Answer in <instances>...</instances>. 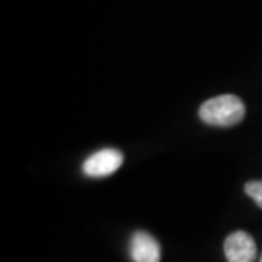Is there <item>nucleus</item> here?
<instances>
[{
	"mask_svg": "<svg viewBox=\"0 0 262 262\" xmlns=\"http://www.w3.org/2000/svg\"><path fill=\"white\" fill-rule=\"evenodd\" d=\"M246 114L244 101L236 95H220L200 106L201 121L215 127H233L242 121Z\"/></svg>",
	"mask_w": 262,
	"mask_h": 262,
	"instance_id": "nucleus-1",
	"label": "nucleus"
},
{
	"mask_svg": "<svg viewBox=\"0 0 262 262\" xmlns=\"http://www.w3.org/2000/svg\"><path fill=\"white\" fill-rule=\"evenodd\" d=\"M124 155L117 149H102L94 153L83 162L84 175L91 178H103L115 173L121 168Z\"/></svg>",
	"mask_w": 262,
	"mask_h": 262,
	"instance_id": "nucleus-2",
	"label": "nucleus"
},
{
	"mask_svg": "<svg viewBox=\"0 0 262 262\" xmlns=\"http://www.w3.org/2000/svg\"><path fill=\"white\" fill-rule=\"evenodd\" d=\"M225 255L229 262H255L256 244L246 232H233L225 241Z\"/></svg>",
	"mask_w": 262,
	"mask_h": 262,
	"instance_id": "nucleus-3",
	"label": "nucleus"
},
{
	"mask_svg": "<svg viewBox=\"0 0 262 262\" xmlns=\"http://www.w3.org/2000/svg\"><path fill=\"white\" fill-rule=\"evenodd\" d=\"M130 256L133 262H160L159 242L147 232H136L131 236Z\"/></svg>",
	"mask_w": 262,
	"mask_h": 262,
	"instance_id": "nucleus-4",
	"label": "nucleus"
},
{
	"mask_svg": "<svg viewBox=\"0 0 262 262\" xmlns=\"http://www.w3.org/2000/svg\"><path fill=\"white\" fill-rule=\"evenodd\" d=\"M245 192L256 203V206L262 208V179L261 181H249L245 185Z\"/></svg>",
	"mask_w": 262,
	"mask_h": 262,
	"instance_id": "nucleus-5",
	"label": "nucleus"
},
{
	"mask_svg": "<svg viewBox=\"0 0 262 262\" xmlns=\"http://www.w3.org/2000/svg\"><path fill=\"white\" fill-rule=\"evenodd\" d=\"M261 262H262V258H261Z\"/></svg>",
	"mask_w": 262,
	"mask_h": 262,
	"instance_id": "nucleus-6",
	"label": "nucleus"
}]
</instances>
